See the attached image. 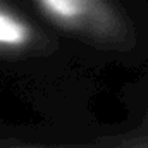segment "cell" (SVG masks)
Segmentation results:
<instances>
[{"instance_id":"obj_1","label":"cell","mask_w":148,"mask_h":148,"mask_svg":"<svg viewBox=\"0 0 148 148\" xmlns=\"http://www.w3.org/2000/svg\"><path fill=\"white\" fill-rule=\"evenodd\" d=\"M41 7L57 21L77 23L86 12L84 0H40Z\"/></svg>"},{"instance_id":"obj_2","label":"cell","mask_w":148,"mask_h":148,"mask_svg":"<svg viewBox=\"0 0 148 148\" xmlns=\"http://www.w3.org/2000/svg\"><path fill=\"white\" fill-rule=\"evenodd\" d=\"M26 36H28V31L21 23H17L9 16L0 14V43L17 45V43H23Z\"/></svg>"}]
</instances>
